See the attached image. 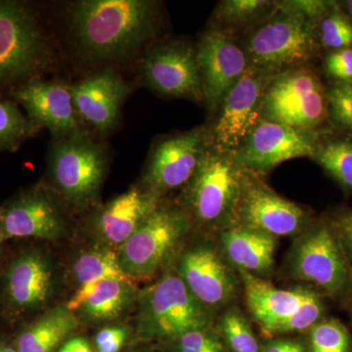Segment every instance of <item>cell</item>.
<instances>
[{
    "mask_svg": "<svg viewBox=\"0 0 352 352\" xmlns=\"http://www.w3.org/2000/svg\"><path fill=\"white\" fill-rule=\"evenodd\" d=\"M161 22V4L153 0H80L68 12L76 50L94 64L131 57L156 38Z\"/></svg>",
    "mask_w": 352,
    "mask_h": 352,
    "instance_id": "1",
    "label": "cell"
},
{
    "mask_svg": "<svg viewBox=\"0 0 352 352\" xmlns=\"http://www.w3.org/2000/svg\"><path fill=\"white\" fill-rule=\"evenodd\" d=\"M107 147L85 129L52 139L47 151L48 187L67 207L85 210L94 205L106 175Z\"/></svg>",
    "mask_w": 352,
    "mask_h": 352,
    "instance_id": "2",
    "label": "cell"
},
{
    "mask_svg": "<svg viewBox=\"0 0 352 352\" xmlns=\"http://www.w3.org/2000/svg\"><path fill=\"white\" fill-rule=\"evenodd\" d=\"M314 28L311 21L277 6L267 19L238 41L250 68L276 76L314 65L321 56Z\"/></svg>",
    "mask_w": 352,
    "mask_h": 352,
    "instance_id": "3",
    "label": "cell"
},
{
    "mask_svg": "<svg viewBox=\"0 0 352 352\" xmlns=\"http://www.w3.org/2000/svg\"><path fill=\"white\" fill-rule=\"evenodd\" d=\"M54 64L50 39L36 11L19 0H0V90L41 78Z\"/></svg>",
    "mask_w": 352,
    "mask_h": 352,
    "instance_id": "4",
    "label": "cell"
},
{
    "mask_svg": "<svg viewBox=\"0 0 352 352\" xmlns=\"http://www.w3.org/2000/svg\"><path fill=\"white\" fill-rule=\"evenodd\" d=\"M245 170L231 153L208 147L188 184L182 207L192 221L208 228L235 226Z\"/></svg>",
    "mask_w": 352,
    "mask_h": 352,
    "instance_id": "5",
    "label": "cell"
},
{
    "mask_svg": "<svg viewBox=\"0 0 352 352\" xmlns=\"http://www.w3.org/2000/svg\"><path fill=\"white\" fill-rule=\"evenodd\" d=\"M261 119L303 131L331 127L327 85L314 65L271 78L263 95Z\"/></svg>",
    "mask_w": 352,
    "mask_h": 352,
    "instance_id": "6",
    "label": "cell"
},
{
    "mask_svg": "<svg viewBox=\"0 0 352 352\" xmlns=\"http://www.w3.org/2000/svg\"><path fill=\"white\" fill-rule=\"evenodd\" d=\"M193 226L180 206L162 201L117 252L120 268L129 278L153 276L175 254Z\"/></svg>",
    "mask_w": 352,
    "mask_h": 352,
    "instance_id": "7",
    "label": "cell"
},
{
    "mask_svg": "<svg viewBox=\"0 0 352 352\" xmlns=\"http://www.w3.org/2000/svg\"><path fill=\"white\" fill-rule=\"evenodd\" d=\"M208 325L207 307L179 276L168 275L143 292L138 323V335L143 339L173 342Z\"/></svg>",
    "mask_w": 352,
    "mask_h": 352,
    "instance_id": "8",
    "label": "cell"
},
{
    "mask_svg": "<svg viewBox=\"0 0 352 352\" xmlns=\"http://www.w3.org/2000/svg\"><path fill=\"white\" fill-rule=\"evenodd\" d=\"M292 271L329 295L352 293V267L328 217L312 222L294 247Z\"/></svg>",
    "mask_w": 352,
    "mask_h": 352,
    "instance_id": "9",
    "label": "cell"
},
{
    "mask_svg": "<svg viewBox=\"0 0 352 352\" xmlns=\"http://www.w3.org/2000/svg\"><path fill=\"white\" fill-rule=\"evenodd\" d=\"M207 124L157 138L152 145L139 186L163 198L184 188L208 149Z\"/></svg>",
    "mask_w": 352,
    "mask_h": 352,
    "instance_id": "10",
    "label": "cell"
},
{
    "mask_svg": "<svg viewBox=\"0 0 352 352\" xmlns=\"http://www.w3.org/2000/svg\"><path fill=\"white\" fill-rule=\"evenodd\" d=\"M250 68L224 96L207 122L208 146L234 154L261 119L264 92L271 78Z\"/></svg>",
    "mask_w": 352,
    "mask_h": 352,
    "instance_id": "11",
    "label": "cell"
},
{
    "mask_svg": "<svg viewBox=\"0 0 352 352\" xmlns=\"http://www.w3.org/2000/svg\"><path fill=\"white\" fill-rule=\"evenodd\" d=\"M139 78L155 94L204 104L196 47L180 39L153 44L139 64Z\"/></svg>",
    "mask_w": 352,
    "mask_h": 352,
    "instance_id": "12",
    "label": "cell"
},
{
    "mask_svg": "<svg viewBox=\"0 0 352 352\" xmlns=\"http://www.w3.org/2000/svg\"><path fill=\"white\" fill-rule=\"evenodd\" d=\"M327 129L298 131L278 122L261 120L250 132L244 144L234 153V157L243 170L263 177L289 160L310 159Z\"/></svg>",
    "mask_w": 352,
    "mask_h": 352,
    "instance_id": "13",
    "label": "cell"
},
{
    "mask_svg": "<svg viewBox=\"0 0 352 352\" xmlns=\"http://www.w3.org/2000/svg\"><path fill=\"white\" fill-rule=\"evenodd\" d=\"M312 222L307 208L280 196L261 176L245 171L236 224L279 237L302 233Z\"/></svg>",
    "mask_w": 352,
    "mask_h": 352,
    "instance_id": "14",
    "label": "cell"
},
{
    "mask_svg": "<svg viewBox=\"0 0 352 352\" xmlns=\"http://www.w3.org/2000/svg\"><path fill=\"white\" fill-rule=\"evenodd\" d=\"M63 207L46 184L20 192L0 208L4 241L25 237L56 239L66 226Z\"/></svg>",
    "mask_w": 352,
    "mask_h": 352,
    "instance_id": "15",
    "label": "cell"
},
{
    "mask_svg": "<svg viewBox=\"0 0 352 352\" xmlns=\"http://www.w3.org/2000/svg\"><path fill=\"white\" fill-rule=\"evenodd\" d=\"M195 47L204 104L212 115L244 76L249 63L239 41L223 32L206 29Z\"/></svg>",
    "mask_w": 352,
    "mask_h": 352,
    "instance_id": "16",
    "label": "cell"
},
{
    "mask_svg": "<svg viewBox=\"0 0 352 352\" xmlns=\"http://www.w3.org/2000/svg\"><path fill=\"white\" fill-rule=\"evenodd\" d=\"M24 108L25 116L39 131L45 129L52 139L72 135L85 129L74 104L71 83L32 78L9 92Z\"/></svg>",
    "mask_w": 352,
    "mask_h": 352,
    "instance_id": "17",
    "label": "cell"
},
{
    "mask_svg": "<svg viewBox=\"0 0 352 352\" xmlns=\"http://www.w3.org/2000/svg\"><path fill=\"white\" fill-rule=\"evenodd\" d=\"M132 91V83L112 66L96 69L71 83L74 104L83 126L100 134L117 126L122 105Z\"/></svg>",
    "mask_w": 352,
    "mask_h": 352,
    "instance_id": "18",
    "label": "cell"
},
{
    "mask_svg": "<svg viewBox=\"0 0 352 352\" xmlns=\"http://www.w3.org/2000/svg\"><path fill=\"white\" fill-rule=\"evenodd\" d=\"M178 270L190 293L206 307H222L235 294V276L212 245H194L183 252Z\"/></svg>",
    "mask_w": 352,
    "mask_h": 352,
    "instance_id": "19",
    "label": "cell"
},
{
    "mask_svg": "<svg viewBox=\"0 0 352 352\" xmlns=\"http://www.w3.org/2000/svg\"><path fill=\"white\" fill-rule=\"evenodd\" d=\"M162 201L139 185L131 187L99 208L94 217L95 229L110 244H124Z\"/></svg>",
    "mask_w": 352,
    "mask_h": 352,
    "instance_id": "20",
    "label": "cell"
},
{
    "mask_svg": "<svg viewBox=\"0 0 352 352\" xmlns=\"http://www.w3.org/2000/svg\"><path fill=\"white\" fill-rule=\"evenodd\" d=\"M245 300L254 320L268 335H274L282 324L296 314L311 289H281L256 275L240 270Z\"/></svg>",
    "mask_w": 352,
    "mask_h": 352,
    "instance_id": "21",
    "label": "cell"
},
{
    "mask_svg": "<svg viewBox=\"0 0 352 352\" xmlns=\"http://www.w3.org/2000/svg\"><path fill=\"white\" fill-rule=\"evenodd\" d=\"M53 289V272L47 259L38 252L17 256L7 270L6 293L14 309H36L47 302Z\"/></svg>",
    "mask_w": 352,
    "mask_h": 352,
    "instance_id": "22",
    "label": "cell"
},
{
    "mask_svg": "<svg viewBox=\"0 0 352 352\" xmlns=\"http://www.w3.org/2000/svg\"><path fill=\"white\" fill-rule=\"evenodd\" d=\"M227 258L239 270L252 275L268 272L274 263L276 237L258 229L236 224L221 231Z\"/></svg>",
    "mask_w": 352,
    "mask_h": 352,
    "instance_id": "23",
    "label": "cell"
},
{
    "mask_svg": "<svg viewBox=\"0 0 352 352\" xmlns=\"http://www.w3.org/2000/svg\"><path fill=\"white\" fill-rule=\"evenodd\" d=\"M135 289L131 279H104L78 286L66 307L82 311L92 320L117 318L133 300Z\"/></svg>",
    "mask_w": 352,
    "mask_h": 352,
    "instance_id": "24",
    "label": "cell"
},
{
    "mask_svg": "<svg viewBox=\"0 0 352 352\" xmlns=\"http://www.w3.org/2000/svg\"><path fill=\"white\" fill-rule=\"evenodd\" d=\"M276 0H222L217 4L206 29L239 39L276 10Z\"/></svg>",
    "mask_w": 352,
    "mask_h": 352,
    "instance_id": "25",
    "label": "cell"
},
{
    "mask_svg": "<svg viewBox=\"0 0 352 352\" xmlns=\"http://www.w3.org/2000/svg\"><path fill=\"white\" fill-rule=\"evenodd\" d=\"M78 327L73 311L66 307L50 309L20 333L18 352H54Z\"/></svg>",
    "mask_w": 352,
    "mask_h": 352,
    "instance_id": "26",
    "label": "cell"
},
{
    "mask_svg": "<svg viewBox=\"0 0 352 352\" xmlns=\"http://www.w3.org/2000/svg\"><path fill=\"white\" fill-rule=\"evenodd\" d=\"M329 177L352 195V138L330 127L319 141L310 157Z\"/></svg>",
    "mask_w": 352,
    "mask_h": 352,
    "instance_id": "27",
    "label": "cell"
},
{
    "mask_svg": "<svg viewBox=\"0 0 352 352\" xmlns=\"http://www.w3.org/2000/svg\"><path fill=\"white\" fill-rule=\"evenodd\" d=\"M73 272L78 286L104 279H131L120 268L117 252L110 249L85 252L74 264Z\"/></svg>",
    "mask_w": 352,
    "mask_h": 352,
    "instance_id": "28",
    "label": "cell"
},
{
    "mask_svg": "<svg viewBox=\"0 0 352 352\" xmlns=\"http://www.w3.org/2000/svg\"><path fill=\"white\" fill-rule=\"evenodd\" d=\"M39 132L13 99L0 98V152H16Z\"/></svg>",
    "mask_w": 352,
    "mask_h": 352,
    "instance_id": "29",
    "label": "cell"
},
{
    "mask_svg": "<svg viewBox=\"0 0 352 352\" xmlns=\"http://www.w3.org/2000/svg\"><path fill=\"white\" fill-rule=\"evenodd\" d=\"M314 31L321 54L352 48V21L338 6L337 0L332 8L315 23Z\"/></svg>",
    "mask_w": 352,
    "mask_h": 352,
    "instance_id": "30",
    "label": "cell"
},
{
    "mask_svg": "<svg viewBox=\"0 0 352 352\" xmlns=\"http://www.w3.org/2000/svg\"><path fill=\"white\" fill-rule=\"evenodd\" d=\"M329 124L352 138V82H326Z\"/></svg>",
    "mask_w": 352,
    "mask_h": 352,
    "instance_id": "31",
    "label": "cell"
},
{
    "mask_svg": "<svg viewBox=\"0 0 352 352\" xmlns=\"http://www.w3.org/2000/svg\"><path fill=\"white\" fill-rule=\"evenodd\" d=\"M311 352H351V339L349 331L335 319L319 321L310 329Z\"/></svg>",
    "mask_w": 352,
    "mask_h": 352,
    "instance_id": "32",
    "label": "cell"
},
{
    "mask_svg": "<svg viewBox=\"0 0 352 352\" xmlns=\"http://www.w3.org/2000/svg\"><path fill=\"white\" fill-rule=\"evenodd\" d=\"M221 330L227 344L233 352H258V340L247 319L238 309L229 310L221 321Z\"/></svg>",
    "mask_w": 352,
    "mask_h": 352,
    "instance_id": "33",
    "label": "cell"
},
{
    "mask_svg": "<svg viewBox=\"0 0 352 352\" xmlns=\"http://www.w3.org/2000/svg\"><path fill=\"white\" fill-rule=\"evenodd\" d=\"M323 314L324 305L320 296L311 289L296 314L280 326L276 333L302 332L311 329L320 321Z\"/></svg>",
    "mask_w": 352,
    "mask_h": 352,
    "instance_id": "34",
    "label": "cell"
},
{
    "mask_svg": "<svg viewBox=\"0 0 352 352\" xmlns=\"http://www.w3.org/2000/svg\"><path fill=\"white\" fill-rule=\"evenodd\" d=\"M321 69L326 82H352V48L322 53Z\"/></svg>",
    "mask_w": 352,
    "mask_h": 352,
    "instance_id": "35",
    "label": "cell"
},
{
    "mask_svg": "<svg viewBox=\"0 0 352 352\" xmlns=\"http://www.w3.org/2000/svg\"><path fill=\"white\" fill-rule=\"evenodd\" d=\"M175 352H226L219 338L208 331H192L173 340Z\"/></svg>",
    "mask_w": 352,
    "mask_h": 352,
    "instance_id": "36",
    "label": "cell"
},
{
    "mask_svg": "<svg viewBox=\"0 0 352 352\" xmlns=\"http://www.w3.org/2000/svg\"><path fill=\"white\" fill-rule=\"evenodd\" d=\"M336 0H276L278 7L302 16L305 19L317 22L332 8Z\"/></svg>",
    "mask_w": 352,
    "mask_h": 352,
    "instance_id": "37",
    "label": "cell"
},
{
    "mask_svg": "<svg viewBox=\"0 0 352 352\" xmlns=\"http://www.w3.org/2000/svg\"><path fill=\"white\" fill-rule=\"evenodd\" d=\"M328 217L352 267V208H340Z\"/></svg>",
    "mask_w": 352,
    "mask_h": 352,
    "instance_id": "38",
    "label": "cell"
},
{
    "mask_svg": "<svg viewBox=\"0 0 352 352\" xmlns=\"http://www.w3.org/2000/svg\"><path fill=\"white\" fill-rule=\"evenodd\" d=\"M127 337L129 331L124 326L102 329L95 337L97 352H119Z\"/></svg>",
    "mask_w": 352,
    "mask_h": 352,
    "instance_id": "39",
    "label": "cell"
},
{
    "mask_svg": "<svg viewBox=\"0 0 352 352\" xmlns=\"http://www.w3.org/2000/svg\"><path fill=\"white\" fill-rule=\"evenodd\" d=\"M264 352H305V347L295 340H275L266 344Z\"/></svg>",
    "mask_w": 352,
    "mask_h": 352,
    "instance_id": "40",
    "label": "cell"
},
{
    "mask_svg": "<svg viewBox=\"0 0 352 352\" xmlns=\"http://www.w3.org/2000/svg\"><path fill=\"white\" fill-rule=\"evenodd\" d=\"M58 352H94L89 342L83 338H72L59 347Z\"/></svg>",
    "mask_w": 352,
    "mask_h": 352,
    "instance_id": "41",
    "label": "cell"
},
{
    "mask_svg": "<svg viewBox=\"0 0 352 352\" xmlns=\"http://www.w3.org/2000/svg\"><path fill=\"white\" fill-rule=\"evenodd\" d=\"M338 6L352 21V0H337Z\"/></svg>",
    "mask_w": 352,
    "mask_h": 352,
    "instance_id": "42",
    "label": "cell"
},
{
    "mask_svg": "<svg viewBox=\"0 0 352 352\" xmlns=\"http://www.w3.org/2000/svg\"><path fill=\"white\" fill-rule=\"evenodd\" d=\"M0 352H18L17 349H13V347L7 346L3 342H0Z\"/></svg>",
    "mask_w": 352,
    "mask_h": 352,
    "instance_id": "43",
    "label": "cell"
},
{
    "mask_svg": "<svg viewBox=\"0 0 352 352\" xmlns=\"http://www.w3.org/2000/svg\"><path fill=\"white\" fill-rule=\"evenodd\" d=\"M3 234H2L1 226H0V244H1V243L3 242Z\"/></svg>",
    "mask_w": 352,
    "mask_h": 352,
    "instance_id": "44",
    "label": "cell"
}]
</instances>
